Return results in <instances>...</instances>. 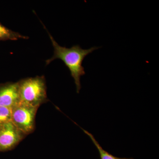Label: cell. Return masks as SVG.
<instances>
[{
	"mask_svg": "<svg viewBox=\"0 0 159 159\" xmlns=\"http://www.w3.org/2000/svg\"><path fill=\"white\" fill-rule=\"evenodd\" d=\"M25 135L10 121L0 128V151L11 150Z\"/></svg>",
	"mask_w": 159,
	"mask_h": 159,
	"instance_id": "4",
	"label": "cell"
},
{
	"mask_svg": "<svg viewBox=\"0 0 159 159\" xmlns=\"http://www.w3.org/2000/svg\"><path fill=\"white\" fill-rule=\"evenodd\" d=\"M18 82L20 102L39 108L48 101L44 76L29 77Z\"/></svg>",
	"mask_w": 159,
	"mask_h": 159,
	"instance_id": "2",
	"label": "cell"
},
{
	"mask_svg": "<svg viewBox=\"0 0 159 159\" xmlns=\"http://www.w3.org/2000/svg\"><path fill=\"white\" fill-rule=\"evenodd\" d=\"M37 107L20 102L11 109V122L25 135L33 132Z\"/></svg>",
	"mask_w": 159,
	"mask_h": 159,
	"instance_id": "3",
	"label": "cell"
},
{
	"mask_svg": "<svg viewBox=\"0 0 159 159\" xmlns=\"http://www.w3.org/2000/svg\"><path fill=\"white\" fill-rule=\"evenodd\" d=\"M80 128L82 129V130L84 132V133L86 134L87 135L90 139H91L94 145H95L96 148L98 149L99 154V156H100V159H135L133 158H120L118 157L112 155L111 154L109 153L108 152L104 150L102 148V146L100 145L99 142H97V140L95 139L94 136L92 134L90 133L89 132V131L85 130L80 127Z\"/></svg>",
	"mask_w": 159,
	"mask_h": 159,
	"instance_id": "7",
	"label": "cell"
},
{
	"mask_svg": "<svg viewBox=\"0 0 159 159\" xmlns=\"http://www.w3.org/2000/svg\"><path fill=\"white\" fill-rule=\"evenodd\" d=\"M11 108L0 106V128L11 121Z\"/></svg>",
	"mask_w": 159,
	"mask_h": 159,
	"instance_id": "8",
	"label": "cell"
},
{
	"mask_svg": "<svg viewBox=\"0 0 159 159\" xmlns=\"http://www.w3.org/2000/svg\"><path fill=\"white\" fill-rule=\"evenodd\" d=\"M43 25L48 32L54 48V54L51 58L46 61V66L48 65L55 59L62 61L70 70L76 85L77 93H79L81 88L80 78L86 74L83 62L88 55L100 48L93 47L89 49H84L79 45H75L70 48L62 47L55 41L45 26L43 24Z\"/></svg>",
	"mask_w": 159,
	"mask_h": 159,
	"instance_id": "1",
	"label": "cell"
},
{
	"mask_svg": "<svg viewBox=\"0 0 159 159\" xmlns=\"http://www.w3.org/2000/svg\"><path fill=\"white\" fill-rule=\"evenodd\" d=\"M29 39L28 36L12 31L0 23V41H15L20 39Z\"/></svg>",
	"mask_w": 159,
	"mask_h": 159,
	"instance_id": "6",
	"label": "cell"
},
{
	"mask_svg": "<svg viewBox=\"0 0 159 159\" xmlns=\"http://www.w3.org/2000/svg\"><path fill=\"white\" fill-rule=\"evenodd\" d=\"M20 102L19 82L0 86V106L11 108Z\"/></svg>",
	"mask_w": 159,
	"mask_h": 159,
	"instance_id": "5",
	"label": "cell"
}]
</instances>
